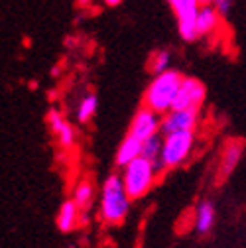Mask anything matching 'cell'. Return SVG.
I'll return each mask as SVG.
<instances>
[{"instance_id": "obj_1", "label": "cell", "mask_w": 246, "mask_h": 248, "mask_svg": "<svg viewBox=\"0 0 246 248\" xmlns=\"http://www.w3.org/2000/svg\"><path fill=\"white\" fill-rule=\"evenodd\" d=\"M130 195L126 193L122 175H110L103 185L101 195V215L110 225H118L126 219L130 211Z\"/></svg>"}, {"instance_id": "obj_2", "label": "cell", "mask_w": 246, "mask_h": 248, "mask_svg": "<svg viewBox=\"0 0 246 248\" xmlns=\"http://www.w3.org/2000/svg\"><path fill=\"white\" fill-rule=\"evenodd\" d=\"M181 79L183 77L177 71H171V69L156 75V77H154V81L150 83L146 95H144L146 107H150L152 110H156L160 114L169 112L171 107H173V101L177 97Z\"/></svg>"}, {"instance_id": "obj_3", "label": "cell", "mask_w": 246, "mask_h": 248, "mask_svg": "<svg viewBox=\"0 0 246 248\" xmlns=\"http://www.w3.org/2000/svg\"><path fill=\"white\" fill-rule=\"evenodd\" d=\"M122 181H124L126 193L130 195V199H140L144 197L156 183L158 177V170L150 160L138 156L136 160H132L130 164H126L122 168Z\"/></svg>"}, {"instance_id": "obj_4", "label": "cell", "mask_w": 246, "mask_h": 248, "mask_svg": "<svg viewBox=\"0 0 246 248\" xmlns=\"http://www.w3.org/2000/svg\"><path fill=\"white\" fill-rule=\"evenodd\" d=\"M195 144V132H171L164 136L162 148V162L166 168H177L189 158V154Z\"/></svg>"}, {"instance_id": "obj_5", "label": "cell", "mask_w": 246, "mask_h": 248, "mask_svg": "<svg viewBox=\"0 0 246 248\" xmlns=\"http://www.w3.org/2000/svg\"><path fill=\"white\" fill-rule=\"evenodd\" d=\"M171 10L177 18L179 36L185 42L197 40V14H199V0H168Z\"/></svg>"}, {"instance_id": "obj_6", "label": "cell", "mask_w": 246, "mask_h": 248, "mask_svg": "<svg viewBox=\"0 0 246 248\" xmlns=\"http://www.w3.org/2000/svg\"><path fill=\"white\" fill-rule=\"evenodd\" d=\"M199 122V108H171L162 118L160 132L162 136L171 132H187L195 130Z\"/></svg>"}, {"instance_id": "obj_7", "label": "cell", "mask_w": 246, "mask_h": 248, "mask_svg": "<svg viewBox=\"0 0 246 248\" xmlns=\"http://www.w3.org/2000/svg\"><path fill=\"white\" fill-rule=\"evenodd\" d=\"M205 101V85L193 77H183L171 108H199Z\"/></svg>"}, {"instance_id": "obj_8", "label": "cell", "mask_w": 246, "mask_h": 248, "mask_svg": "<svg viewBox=\"0 0 246 248\" xmlns=\"http://www.w3.org/2000/svg\"><path fill=\"white\" fill-rule=\"evenodd\" d=\"M160 126H162L160 112L152 110L150 107H142V108L136 112V116H134V120H132V124H130V132H128V134L144 142L146 138L158 134V132H160Z\"/></svg>"}, {"instance_id": "obj_9", "label": "cell", "mask_w": 246, "mask_h": 248, "mask_svg": "<svg viewBox=\"0 0 246 248\" xmlns=\"http://www.w3.org/2000/svg\"><path fill=\"white\" fill-rule=\"evenodd\" d=\"M47 126L57 136L59 144L63 146V148H71L73 146V142H75V130H73V126L63 118V114H61L59 110L53 108V110L47 112Z\"/></svg>"}, {"instance_id": "obj_10", "label": "cell", "mask_w": 246, "mask_h": 248, "mask_svg": "<svg viewBox=\"0 0 246 248\" xmlns=\"http://www.w3.org/2000/svg\"><path fill=\"white\" fill-rule=\"evenodd\" d=\"M221 28V14L217 12L213 4H205L199 8V14H197V36L199 38H207L215 32H219Z\"/></svg>"}, {"instance_id": "obj_11", "label": "cell", "mask_w": 246, "mask_h": 248, "mask_svg": "<svg viewBox=\"0 0 246 248\" xmlns=\"http://www.w3.org/2000/svg\"><path fill=\"white\" fill-rule=\"evenodd\" d=\"M79 217H81V209L79 205L69 199L61 205L59 209V215H57V227L61 232H71L77 225H79Z\"/></svg>"}, {"instance_id": "obj_12", "label": "cell", "mask_w": 246, "mask_h": 248, "mask_svg": "<svg viewBox=\"0 0 246 248\" xmlns=\"http://www.w3.org/2000/svg\"><path fill=\"white\" fill-rule=\"evenodd\" d=\"M162 148H164V136H158V134H154V136H150L142 142V154L140 156L150 160L154 166H156L158 173L166 168L164 162H162Z\"/></svg>"}, {"instance_id": "obj_13", "label": "cell", "mask_w": 246, "mask_h": 248, "mask_svg": "<svg viewBox=\"0 0 246 248\" xmlns=\"http://www.w3.org/2000/svg\"><path fill=\"white\" fill-rule=\"evenodd\" d=\"M142 154V140L134 138V136H126L122 140L118 152H116V166L118 168H124L126 164H130L132 160H136Z\"/></svg>"}, {"instance_id": "obj_14", "label": "cell", "mask_w": 246, "mask_h": 248, "mask_svg": "<svg viewBox=\"0 0 246 248\" xmlns=\"http://www.w3.org/2000/svg\"><path fill=\"white\" fill-rule=\"evenodd\" d=\"M240 154H242V144L240 142H231L225 148L223 158H221V168H219L221 175H229L236 168V164L240 160Z\"/></svg>"}, {"instance_id": "obj_15", "label": "cell", "mask_w": 246, "mask_h": 248, "mask_svg": "<svg viewBox=\"0 0 246 248\" xmlns=\"http://www.w3.org/2000/svg\"><path fill=\"white\" fill-rule=\"evenodd\" d=\"M213 225H215V209H213L211 203L205 201V203H201L199 209H197L195 227H197V231H199L201 234H205V232H209V231L213 229Z\"/></svg>"}, {"instance_id": "obj_16", "label": "cell", "mask_w": 246, "mask_h": 248, "mask_svg": "<svg viewBox=\"0 0 246 248\" xmlns=\"http://www.w3.org/2000/svg\"><path fill=\"white\" fill-rule=\"evenodd\" d=\"M93 197H95V189H93V185H91L89 181H81L75 191H73V201L79 205L81 211L89 209L91 203H93Z\"/></svg>"}, {"instance_id": "obj_17", "label": "cell", "mask_w": 246, "mask_h": 248, "mask_svg": "<svg viewBox=\"0 0 246 248\" xmlns=\"http://www.w3.org/2000/svg\"><path fill=\"white\" fill-rule=\"evenodd\" d=\"M97 107H99L97 95H87V97H83V101L79 103V108H77V118H79V122L87 124L91 118L95 116Z\"/></svg>"}, {"instance_id": "obj_18", "label": "cell", "mask_w": 246, "mask_h": 248, "mask_svg": "<svg viewBox=\"0 0 246 248\" xmlns=\"http://www.w3.org/2000/svg\"><path fill=\"white\" fill-rule=\"evenodd\" d=\"M168 65H169V53L164 51V49L156 51L150 59V69H152L154 75H160V73L168 71Z\"/></svg>"}, {"instance_id": "obj_19", "label": "cell", "mask_w": 246, "mask_h": 248, "mask_svg": "<svg viewBox=\"0 0 246 248\" xmlns=\"http://www.w3.org/2000/svg\"><path fill=\"white\" fill-rule=\"evenodd\" d=\"M232 4H234V0H213V6L217 8V12H219L221 16L229 14L231 8H232Z\"/></svg>"}, {"instance_id": "obj_20", "label": "cell", "mask_w": 246, "mask_h": 248, "mask_svg": "<svg viewBox=\"0 0 246 248\" xmlns=\"http://www.w3.org/2000/svg\"><path fill=\"white\" fill-rule=\"evenodd\" d=\"M122 0H105V4L107 6H116V4H120Z\"/></svg>"}, {"instance_id": "obj_21", "label": "cell", "mask_w": 246, "mask_h": 248, "mask_svg": "<svg viewBox=\"0 0 246 248\" xmlns=\"http://www.w3.org/2000/svg\"><path fill=\"white\" fill-rule=\"evenodd\" d=\"M91 2H93V0H77V4H79V6H89Z\"/></svg>"}, {"instance_id": "obj_22", "label": "cell", "mask_w": 246, "mask_h": 248, "mask_svg": "<svg viewBox=\"0 0 246 248\" xmlns=\"http://www.w3.org/2000/svg\"><path fill=\"white\" fill-rule=\"evenodd\" d=\"M199 4L205 6V4H213V0H199Z\"/></svg>"}]
</instances>
